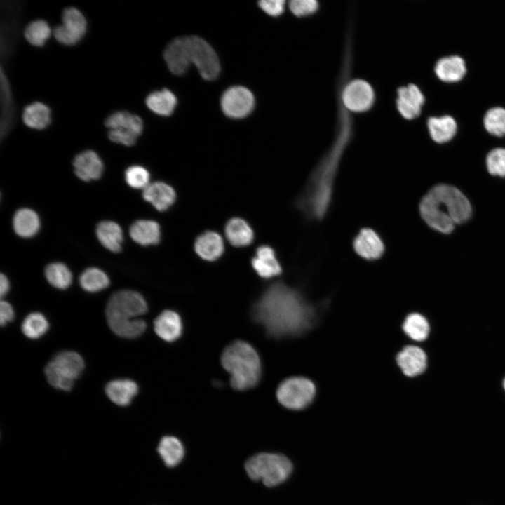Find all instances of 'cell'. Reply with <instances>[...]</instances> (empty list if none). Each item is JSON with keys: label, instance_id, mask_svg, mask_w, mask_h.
Here are the masks:
<instances>
[{"label": "cell", "instance_id": "obj_1", "mask_svg": "<svg viewBox=\"0 0 505 505\" xmlns=\"http://www.w3.org/2000/svg\"><path fill=\"white\" fill-rule=\"evenodd\" d=\"M252 316L269 335L281 337L304 331L313 313L298 291L278 282L265 290L253 307Z\"/></svg>", "mask_w": 505, "mask_h": 505}, {"label": "cell", "instance_id": "obj_2", "mask_svg": "<svg viewBox=\"0 0 505 505\" xmlns=\"http://www.w3.org/2000/svg\"><path fill=\"white\" fill-rule=\"evenodd\" d=\"M335 140L314 170L297 201L298 209L313 220H321L331 204L333 187L343 152L350 141L351 121L348 111L341 105Z\"/></svg>", "mask_w": 505, "mask_h": 505}, {"label": "cell", "instance_id": "obj_3", "mask_svg": "<svg viewBox=\"0 0 505 505\" xmlns=\"http://www.w3.org/2000/svg\"><path fill=\"white\" fill-rule=\"evenodd\" d=\"M419 213L431 228L443 234H450L456 224L470 218L471 206L458 189L440 184L432 187L422 198Z\"/></svg>", "mask_w": 505, "mask_h": 505}, {"label": "cell", "instance_id": "obj_4", "mask_svg": "<svg viewBox=\"0 0 505 505\" xmlns=\"http://www.w3.org/2000/svg\"><path fill=\"white\" fill-rule=\"evenodd\" d=\"M163 57L168 69L175 75L184 74L191 64L206 80L216 79L220 72L219 59L213 48L196 36L174 39L165 49Z\"/></svg>", "mask_w": 505, "mask_h": 505}, {"label": "cell", "instance_id": "obj_5", "mask_svg": "<svg viewBox=\"0 0 505 505\" xmlns=\"http://www.w3.org/2000/svg\"><path fill=\"white\" fill-rule=\"evenodd\" d=\"M147 309V303L139 292L131 290L117 291L107 303V324L116 335L135 339L140 337L147 328L145 321L138 317L144 314Z\"/></svg>", "mask_w": 505, "mask_h": 505}, {"label": "cell", "instance_id": "obj_6", "mask_svg": "<svg viewBox=\"0 0 505 505\" xmlns=\"http://www.w3.org/2000/svg\"><path fill=\"white\" fill-rule=\"evenodd\" d=\"M222 365L231 375V386L238 391L257 385L261 377V362L257 352L248 343L236 341L224 351Z\"/></svg>", "mask_w": 505, "mask_h": 505}, {"label": "cell", "instance_id": "obj_7", "mask_svg": "<svg viewBox=\"0 0 505 505\" xmlns=\"http://www.w3.org/2000/svg\"><path fill=\"white\" fill-rule=\"evenodd\" d=\"M245 468L251 479L273 487L288 478L292 471V464L284 455L263 452L250 457Z\"/></svg>", "mask_w": 505, "mask_h": 505}, {"label": "cell", "instance_id": "obj_8", "mask_svg": "<svg viewBox=\"0 0 505 505\" xmlns=\"http://www.w3.org/2000/svg\"><path fill=\"white\" fill-rule=\"evenodd\" d=\"M84 361L78 353L64 351L57 354L46 365L45 375L55 389L69 391L84 369Z\"/></svg>", "mask_w": 505, "mask_h": 505}, {"label": "cell", "instance_id": "obj_9", "mask_svg": "<svg viewBox=\"0 0 505 505\" xmlns=\"http://www.w3.org/2000/svg\"><path fill=\"white\" fill-rule=\"evenodd\" d=\"M105 124L109 128V140L126 146L133 145L143 129L141 118L126 111L111 114L105 119Z\"/></svg>", "mask_w": 505, "mask_h": 505}, {"label": "cell", "instance_id": "obj_10", "mask_svg": "<svg viewBox=\"0 0 505 505\" xmlns=\"http://www.w3.org/2000/svg\"><path fill=\"white\" fill-rule=\"evenodd\" d=\"M316 393L313 382L304 377H290L279 385L276 396L279 403L290 410H302L313 400Z\"/></svg>", "mask_w": 505, "mask_h": 505}, {"label": "cell", "instance_id": "obj_11", "mask_svg": "<svg viewBox=\"0 0 505 505\" xmlns=\"http://www.w3.org/2000/svg\"><path fill=\"white\" fill-rule=\"evenodd\" d=\"M339 95L341 105L349 112H365L375 102L372 87L363 79H354L343 85Z\"/></svg>", "mask_w": 505, "mask_h": 505}, {"label": "cell", "instance_id": "obj_12", "mask_svg": "<svg viewBox=\"0 0 505 505\" xmlns=\"http://www.w3.org/2000/svg\"><path fill=\"white\" fill-rule=\"evenodd\" d=\"M87 22L82 13L75 7L65 8L62 14V24L53 29L55 39L65 45L76 43L84 35Z\"/></svg>", "mask_w": 505, "mask_h": 505}, {"label": "cell", "instance_id": "obj_13", "mask_svg": "<svg viewBox=\"0 0 505 505\" xmlns=\"http://www.w3.org/2000/svg\"><path fill=\"white\" fill-rule=\"evenodd\" d=\"M223 113L233 119H241L252 110L255 99L252 93L243 86H232L227 89L221 97Z\"/></svg>", "mask_w": 505, "mask_h": 505}, {"label": "cell", "instance_id": "obj_14", "mask_svg": "<svg viewBox=\"0 0 505 505\" xmlns=\"http://www.w3.org/2000/svg\"><path fill=\"white\" fill-rule=\"evenodd\" d=\"M433 72L443 83H459L468 74L467 62L464 58L458 54L443 55L434 63Z\"/></svg>", "mask_w": 505, "mask_h": 505}, {"label": "cell", "instance_id": "obj_15", "mask_svg": "<svg viewBox=\"0 0 505 505\" xmlns=\"http://www.w3.org/2000/svg\"><path fill=\"white\" fill-rule=\"evenodd\" d=\"M425 102L424 94L416 84L409 83L397 90L396 107L403 118L407 120L418 118Z\"/></svg>", "mask_w": 505, "mask_h": 505}, {"label": "cell", "instance_id": "obj_16", "mask_svg": "<svg viewBox=\"0 0 505 505\" xmlns=\"http://www.w3.org/2000/svg\"><path fill=\"white\" fill-rule=\"evenodd\" d=\"M353 247L361 257L369 261L381 258L385 252L381 236L371 228H363L358 231L354 238Z\"/></svg>", "mask_w": 505, "mask_h": 505}, {"label": "cell", "instance_id": "obj_17", "mask_svg": "<svg viewBox=\"0 0 505 505\" xmlns=\"http://www.w3.org/2000/svg\"><path fill=\"white\" fill-rule=\"evenodd\" d=\"M426 128L431 139L436 144H446L457 135L459 124L451 114L431 116L426 120Z\"/></svg>", "mask_w": 505, "mask_h": 505}, {"label": "cell", "instance_id": "obj_18", "mask_svg": "<svg viewBox=\"0 0 505 505\" xmlns=\"http://www.w3.org/2000/svg\"><path fill=\"white\" fill-rule=\"evenodd\" d=\"M255 272L262 278H271L282 271L281 263L273 248L267 245L259 246L251 260Z\"/></svg>", "mask_w": 505, "mask_h": 505}, {"label": "cell", "instance_id": "obj_19", "mask_svg": "<svg viewBox=\"0 0 505 505\" xmlns=\"http://www.w3.org/2000/svg\"><path fill=\"white\" fill-rule=\"evenodd\" d=\"M73 166L76 176L86 182L99 179L104 169L101 159L92 150L78 154L74 159Z\"/></svg>", "mask_w": 505, "mask_h": 505}, {"label": "cell", "instance_id": "obj_20", "mask_svg": "<svg viewBox=\"0 0 505 505\" xmlns=\"http://www.w3.org/2000/svg\"><path fill=\"white\" fill-rule=\"evenodd\" d=\"M194 248L201 259L208 262L215 261L224 253V240L217 232L206 231L197 236Z\"/></svg>", "mask_w": 505, "mask_h": 505}, {"label": "cell", "instance_id": "obj_21", "mask_svg": "<svg viewBox=\"0 0 505 505\" xmlns=\"http://www.w3.org/2000/svg\"><path fill=\"white\" fill-rule=\"evenodd\" d=\"M144 199L159 211H165L175 203L176 193L170 184L158 181L150 183L143 189Z\"/></svg>", "mask_w": 505, "mask_h": 505}, {"label": "cell", "instance_id": "obj_22", "mask_svg": "<svg viewBox=\"0 0 505 505\" xmlns=\"http://www.w3.org/2000/svg\"><path fill=\"white\" fill-rule=\"evenodd\" d=\"M396 360L403 372L409 377L419 375L426 368V355L418 346H408L405 347L398 354Z\"/></svg>", "mask_w": 505, "mask_h": 505}, {"label": "cell", "instance_id": "obj_23", "mask_svg": "<svg viewBox=\"0 0 505 505\" xmlns=\"http://www.w3.org/2000/svg\"><path fill=\"white\" fill-rule=\"evenodd\" d=\"M154 328L160 338L170 342L180 337L182 323L178 314L172 310H165L154 320Z\"/></svg>", "mask_w": 505, "mask_h": 505}, {"label": "cell", "instance_id": "obj_24", "mask_svg": "<svg viewBox=\"0 0 505 505\" xmlns=\"http://www.w3.org/2000/svg\"><path fill=\"white\" fill-rule=\"evenodd\" d=\"M137 392V384L129 379L112 380L105 386L107 397L114 403L120 406L129 405Z\"/></svg>", "mask_w": 505, "mask_h": 505}, {"label": "cell", "instance_id": "obj_25", "mask_svg": "<svg viewBox=\"0 0 505 505\" xmlns=\"http://www.w3.org/2000/svg\"><path fill=\"white\" fill-rule=\"evenodd\" d=\"M129 233L135 243L146 246L159 243L161 236L159 224L152 220H136L130 227Z\"/></svg>", "mask_w": 505, "mask_h": 505}, {"label": "cell", "instance_id": "obj_26", "mask_svg": "<svg viewBox=\"0 0 505 505\" xmlns=\"http://www.w3.org/2000/svg\"><path fill=\"white\" fill-rule=\"evenodd\" d=\"M227 241L235 247H245L252 243L254 231L250 224L241 217L231 218L224 227Z\"/></svg>", "mask_w": 505, "mask_h": 505}, {"label": "cell", "instance_id": "obj_27", "mask_svg": "<svg viewBox=\"0 0 505 505\" xmlns=\"http://www.w3.org/2000/svg\"><path fill=\"white\" fill-rule=\"evenodd\" d=\"M95 233L98 241L106 249L113 252L121 250L123 235L117 223L110 220L102 221L97 224Z\"/></svg>", "mask_w": 505, "mask_h": 505}, {"label": "cell", "instance_id": "obj_28", "mask_svg": "<svg viewBox=\"0 0 505 505\" xmlns=\"http://www.w3.org/2000/svg\"><path fill=\"white\" fill-rule=\"evenodd\" d=\"M15 232L22 238L34 236L39 230L40 220L35 211L23 208L18 210L13 218Z\"/></svg>", "mask_w": 505, "mask_h": 505}, {"label": "cell", "instance_id": "obj_29", "mask_svg": "<svg viewBox=\"0 0 505 505\" xmlns=\"http://www.w3.org/2000/svg\"><path fill=\"white\" fill-rule=\"evenodd\" d=\"M482 126L492 136L505 137V107L494 105L487 108L482 117Z\"/></svg>", "mask_w": 505, "mask_h": 505}, {"label": "cell", "instance_id": "obj_30", "mask_svg": "<svg viewBox=\"0 0 505 505\" xmlns=\"http://www.w3.org/2000/svg\"><path fill=\"white\" fill-rule=\"evenodd\" d=\"M22 120L26 126L34 129H43L50 122V110L41 102L27 105L22 112Z\"/></svg>", "mask_w": 505, "mask_h": 505}, {"label": "cell", "instance_id": "obj_31", "mask_svg": "<svg viewBox=\"0 0 505 505\" xmlns=\"http://www.w3.org/2000/svg\"><path fill=\"white\" fill-rule=\"evenodd\" d=\"M177 104L175 95L168 89L150 93L146 98V105L152 112L161 116L173 113Z\"/></svg>", "mask_w": 505, "mask_h": 505}, {"label": "cell", "instance_id": "obj_32", "mask_svg": "<svg viewBox=\"0 0 505 505\" xmlns=\"http://www.w3.org/2000/svg\"><path fill=\"white\" fill-rule=\"evenodd\" d=\"M158 452L166 466H175L182 459L184 450L179 439L174 436H164L159 442Z\"/></svg>", "mask_w": 505, "mask_h": 505}, {"label": "cell", "instance_id": "obj_33", "mask_svg": "<svg viewBox=\"0 0 505 505\" xmlns=\"http://www.w3.org/2000/svg\"><path fill=\"white\" fill-rule=\"evenodd\" d=\"M79 283L84 290L88 292H97L109 286V278L102 269L90 267L81 274Z\"/></svg>", "mask_w": 505, "mask_h": 505}, {"label": "cell", "instance_id": "obj_34", "mask_svg": "<svg viewBox=\"0 0 505 505\" xmlns=\"http://www.w3.org/2000/svg\"><path fill=\"white\" fill-rule=\"evenodd\" d=\"M45 276L52 286L60 290L67 288L72 281L71 271L61 262H53L47 265L45 269Z\"/></svg>", "mask_w": 505, "mask_h": 505}, {"label": "cell", "instance_id": "obj_35", "mask_svg": "<svg viewBox=\"0 0 505 505\" xmlns=\"http://www.w3.org/2000/svg\"><path fill=\"white\" fill-rule=\"evenodd\" d=\"M48 328L49 323L46 318L39 312L29 314L23 320L21 325L22 333L32 339L42 337Z\"/></svg>", "mask_w": 505, "mask_h": 505}, {"label": "cell", "instance_id": "obj_36", "mask_svg": "<svg viewBox=\"0 0 505 505\" xmlns=\"http://www.w3.org/2000/svg\"><path fill=\"white\" fill-rule=\"evenodd\" d=\"M404 332L413 340H425L429 333V324L421 314L414 313L408 315L403 325Z\"/></svg>", "mask_w": 505, "mask_h": 505}, {"label": "cell", "instance_id": "obj_37", "mask_svg": "<svg viewBox=\"0 0 505 505\" xmlns=\"http://www.w3.org/2000/svg\"><path fill=\"white\" fill-rule=\"evenodd\" d=\"M24 34L27 41L32 45L41 46L49 38L51 29L46 21L36 20L27 25Z\"/></svg>", "mask_w": 505, "mask_h": 505}, {"label": "cell", "instance_id": "obj_38", "mask_svg": "<svg viewBox=\"0 0 505 505\" xmlns=\"http://www.w3.org/2000/svg\"><path fill=\"white\" fill-rule=\"evenodd\" d=\"M485 164L492 175L505 177V148L495 147L490 150L485 157Z\"/></svg>", "mask_w": 505, "mask_h": 505}, {"label": "cell", "instance_id": "obj_39", "mask_svg": "<svg viewBox=\"0 0 505 505\" xmlns=\"http://www.w3.org/2000/svg\"><path fill=\"white\" fill-rule=\"evenodd\" d=\"M125 180L130 187L144 189L150 184V174L145 168L134 165L125 171Z\"/></svg>", "mask_w": 505, "mask_h": 505}, {"label": "cell", "instance_id": "obj_40", "mask_svg": "<svg viewBox=\"0 0 505 505\" xmlns=\"http://www.w3.org/2000/svg\"><path fill=\"white\" fill-rule=\"evenodd\" d=\"M288 6L295 15L304 17L314 13L318 8V3L315 0H292Z\"/></svg>", "mask_w": 505, "mask_h": 505}, {"label": "cell", "instance_id": "obj_41", "mask_svg": "<svg viewBox=\"0 0 505 505\" xmlns=\"http://www.w3.org/2000/svg\"><path fill=\"white\" fill-rule=\"evenodd\" d=\"M285 4L283 0H263L258 2L262 10L271 16L280 15L284 11Z\"/></svg>", "mask_w": 505, "mask_h": 505}, {"label": "cell", "instance_id": "obj_42", "mask_svg": "<svg viewBox=\"0 0 505 505\" xmlns=\"http://www.w3.org/2000/svg\"><path fill=\"white\" fill-rule=\"evenodd\" d=\"M14 311L12 306L6 301L1 300L0 303V323L4 326L14 318Z\"/></svg>", "mask_w": 505, "mask_h": 505}, {"label": "cell", "instance_id": "obj_43", "mask_svg": "<svg viewBox=\"0 0 505 505\" xmlns=\"http://www.w3.org/2000/svg\"><path fill=\"white\" fill-rule=\"evenodd\" d=\"M10 288V283L6 276L4 274L0 275V295L1 297L3 298L8 292Z\"/></svg>", "mask_w": 505, "mask_h": 505}, {"label": "cell", "instance_id": "obj_44", "mask_svg": "<svg viewBox=\"0 0 505 505\" xmlns=\"http://www.w3.org/2000/svg\"><path fill=\"white\" fill-rule=\"evenodd\" d=\"M503 386H504V389H505V379H504V382H503Z\"/></svg>", "mask_w": 505, "mask_h": 505}]
</instances>
